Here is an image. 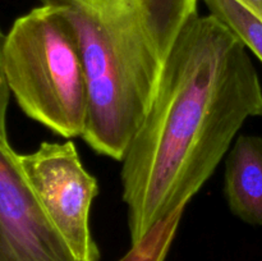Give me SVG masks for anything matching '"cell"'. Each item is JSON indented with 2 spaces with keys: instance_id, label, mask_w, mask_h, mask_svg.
Wrapping results in <instances>:
<instances>
[{
  "instance_id": "obj_1",
  "label": "cell",
  "mask_w": 262,
  "mask_h": 261,
  "mask_svg": "<svg viewBox=\"0 0 262 261\" xmlns=\"http://www.w3.org/2000/svg\"><path fill=\"white\" fill-rule=\"evenodd\" d=\"M253 117H262V84L250 50L222 20L197 13L122 159L132 245L191 201Z\"/></svg>"
},
{
  "instance_id": "obj_2",
  "label": "cell",
  "mask_w": 262,
  "mask_h": 261,
  "mask_svg": "<svg viewBox=\"0 0 262 261\" xmlns=\"http://www.w3.org/2000/svg\"><path fill=\"white\" fill-rule=\"evenodd\" d=\"M74 31L90 86L84 142L122 161L147 114L177 38L199 0H38Z\"/></svg>"
},
{
  "instance_id": "obj_3",
  "label": "cell",
  "mask_w": 262,
  "mask_h": 261,
  "mask_svg": "<svg viewBox=\"0 0 262 261\" xmlns=\"http://www.w3.org/2000/svg\"><path fill=\"white\" fill-rule=\"evenodd\" d=\"M4 66L10 92L27 117L64 138L83 136L89 78L63 10L41 5L17 18L7 35Z\"/></svg>"
},
{
  "instance_id": "obj_4",
  "label": "cell",
  "mask_w": 262,
  "mask_h": 261,
  "mask_svg": "<svg viewBox=\"0 0 262 261\" xmlns=\"http://www.w3.org/2000/svg\"><path fill=\"white\" fill-rule=\"evenodd\" d=\"M19 161L41 205L77 258L99 261V248L90 229L99 184L82 164L76 145L72 141L42 142L33 153L19 155Z\"/></svg>"
},
{
  "instance_id": "obj_5",
  "label": "cell",
  "mask_w": 262,
  "mask_h": 261,
  "mask_svg": "<svg viewBox=\"0 0 262 261\" xmlns=\"http://www.w3.org/2000/svg\"><path fill=\"white\" fill-rule=\"evenodd\" d=\"M0 261H81L53 224L9 145H0Z\"/></svg>"
},
{
  "instance_id": "obj_6",
  "label": "cell",
  "mask_w": 262,
  "mask_h": 261,
  "mask_svg": "<svg viewBox=\"0 0 262 261\" xmlns=\"http://www.w3.org/2000/svg\"><path fill=\"white\" fill-rule=\"evenodd\" d=\"M224 196L246 224L262 225V137L238 136L225 158Z\"/></svg>"
},
{
  "instance_id": "obj_7",
  "label": "cell",
  "mask_w": 262,
  "mask_h": 261,
  "mask_svg": "<svg viewBox=\"0 0 262 261\" xmlns=\"http://www.w3.org/2000/svg\"><path fill=\"white\" fill-rule=\"evenodd\" d=\"M210 14L230 28L262 63V22L235 0H204Z\"/></svg>"
},
{
  "instance_id": "obj_8",
  "label": "cell",
  "mask_w": 262,
  "mask_h": 261,
  "mask_svg": "<svg viewBox=\"0 0 262 261\" xmlns=\"http://www.w3.org/2000/svg\"><path fill=\"white\" fill-rule=\"evenodd\" d=\"M186 206L154 225L119 261H164L176 237Z\"/></svg>"
},
{
  "instance_id": "obj_9",
  "label": "cell",
  "mask_w": 262,
  "mask_h": 261,
  "mask_svg": "<svg viewBox=\"0 0 262 261\" xmlns=\"http://www.w3.org/2000/svg\"><path fill=\"white\" fill-rule=\"evenodd\" d=\"M5 41H7V35H4L0 30V145H9L7 136V110L9 104L10 89L4 66Z\"/></svg>"
},
{
  "instance_id": "obj_10",
  "label": "cell",
  "mask_w": 262,
  "mask_h": 261,
  "mask_svg": "<svg viewBox=\"0 0 262 261\" xmlns=\"http://www.w3.org/2000/svg\"><path fill=\"white\" fill-rule=\"evenodd\" d=\"M262 22V0H235Z\"/></svg>"
}]
</instances>
